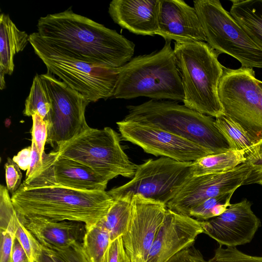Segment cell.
I'll list each match as a JSON object with an SVG mask.
<instances>
[{
  "label": "cell",
  "instance_id": "cell-26",
  "mask_svg": "<svg viewBox=\"0 0 262 262\" xmlns=\"http://www.w3.org/2000/svg\"><path fill=\"white\" fill-rule=\"evenodd\" d=\"M111 242L108 232L98 222L86 230L82 246L91 262H104Z\"/></svg>",
  "mask_w": 262,
  "mask_h": 262
},
{
  "label": "cell",
  "instance_id": "cell-14",
  "mask_svg": "<svg viewBox=\"0 0 262 262\" xmlns=\"http://www.w3.org/2000/svg\"><path fill=\"white\" fill-rule=\"evenodd\" d=\"M167 210L163 203L140 194L133 196L129 224L122 236L132 262H147L150 250Z\"/></svg>",
  "mask_w": 262,
  "mask_h": 262
},
{
  "label": "cell",
  "instance_id": "cell-33",
  "mask_svg": "<svg viewBox=\"0 0 262 262\" xmlns=\"http://www.w3.org/2000/svg\"><path fill=\"white\" fill-rule=\"evenodd\" d=\"M33 125L32 128V141H34L41 155H43L45 145L48 138V125L47 122L38 114L32 116Z\"/></svg>",
  "mask_w": 262,
  "mask_h": 262
},
{
  "label": "cell",
  "instance_id": "cell-2",
  "mask_svg": "<svg viewBox=\"0 0 262 262\" xmlns=\"http://www.w3.org/2000/svg\"><path fill=\"white\" fill-rule=\"evenodd\" d=\"M11 200L19 217L80 222L86 230L106 214L114 202L106 191L80 190L55 183L36 187L21 184Z\"/></svg>",
  "mask_w": 262,
  "mask_h": 262
},
{
  "label": "cell",
  "instance_id": "cell-10",
  "mask_svg": "<svg viewBox=\"0 0 262 262\" xmlns=\"http://www.w3.org/2000/svg\"><path fill=\"white\" fill-rule=\"evenodd\" d=\"M192 162H180L162 157L137 165L132 179L107 191L113 199L140 194L166 204L191 176Z\"/></svg>",
  "mask_w": 262,
  "mask_h": 262
},
{
  "label": "cell",
  "instance_id": "cell-5",
  "mask_svg": "<svg viewBox=\"0 0 262 262\" xmlns=\"http://www.w3.org/2000/svg\"><path fill=\"white\" fill-rule=\"evenodd\" d=\"M126 107L128 113L124 120L160 128L194 142L213 154L230 150L215 125V119L176 101L151 99Z\"/></svg>",
  "mask_w": 262,
  "mask_h": 262
},
{
  "label": "cell",
  "instance_id": "cell-9",
  "mask_svg": "<svg viewBox=\"0 0 262 262\" xmlns=\"http://www.w3.org/2000/svg\"><path fill=\"white\" fill-rule=\"evenodd\" d=\"M252 68L224 67L218 93L224 114L238 123L255 144L262 139L261 88Z\"/></svg>",
  "mask_w": 262,
  "mask_h": 262
},
{
  "label": "cell",
  "instance_id": "cell-1",
  "mask_svg": "<svg viewBox=\"0 0 262 262\" xmlns=\"http://www.w3.org/2000/svg\"><path fill=\"white\" fill-rule=\"evenodd\" d=\"M37 33L46 42L68 55L108 69L123 66L133 57L135 44L71 9L41 17Z\"/></svg>",
  "mask_w": 262,
  "mask_h": 262
},
{
  "label": "cell",
  "instance_id": "cell-38",
  "mask_svg": "<svg viewBox=\"0 0 262 262\" xmlns=\"http://www.w3.org/2000/svg\"><path fill=\"white\" fill-rule=\"evenodd\" d=\"M166 262H208L201 252L192 245L178 252Z\"/></svg>",
  "mask_w": 262,
  "mask_h": 262
},
{
  "label": "cell",
  "instance_id": "cell-8",
  "mask_svg": "<svg viewBox=\"0 0 262 262\" xmlns=\"http://www.w3.org/2000/svg\"><path fill=\"white\" fill-rule=\"evenodd\" d=\"M207 43L219 54L237 59L242 67L262 68V48L257 45L219 0H195Z\"/></svg>",
  "mask_w": 262,
  "mask_h": 262
},
{
  "label": "cell",
  "instance_id": "cell-28",
  "mask_svg": "<svg viewBox=\"0 0 262 262\" xmlns=\"http://www.w3.org/2000/svg\"><path fill=\"white\" fill-rule=\"evenodd\" d=\"M234 191L208 199L193 208L189 216L197 220L207 221L223 213L230 205Z\"/></svg>",
  "mask_w": 262,
  "mask_h": 262
},
{
  "label": "cell",
  "instance_id": "cell-41",
  "mask_svg": "<svg viewBox=\"0 0 262 262\" xmlns=\"http://www.w3.org/2000/svg\"><path fill=\"white\" fill-rule=\"evenodd\" d=\"M10 262H30L26 252L16 238L14 241Z\"/></svg>",
  "mask_w": 262,
  "mask_h": 262
},
{
  "label": "cell",
  "instance_id": "cell-44",
  "mask_svg": "<svg viewBox=\"0 0 262 262\" xmlns=\"http://www.w3.org/2000/svg\"><path fill=\"white\" fill-rule=\"evenodd\" d=\"M257 83L259 84V85L262 88V81L257 80Z\"/></svg>",
  "mask_w": 262,
  "mask_h": 262
},
{
  "label": "cell",
  "instance_id": "cell-7",
  "mask_svg": "<svg viewBox=\"0 0 262 262\" xmlns=\"http://www.w3.org/2000/svg\"><path fill=\"white\" fill-rule=\"evenodd\" d=\"M119 134L109 127H89L55 151L56 160L68 158L91 168L110 181L121 176L133 178L137 165L123 151Z\"/></svg>",
  "mask_w": 262,
  "mask_h": 262
},
{
  "label": "cell",
  "instance_id": "cell-24",
  "mask_svg": "<svg viewBox=\"0 0 262 262\" xmlns=\"http://www.w3.org/2000/svg\"><path fill=\"white\" fill-rule=\"evenodd\" d=\"M133 195L114 199V202L106 214L99 222L108 232L111 242L126 232L129 224Z\"/></svg>",
  "mask_w": 262,
  "mask_h": 262
},
{
  "label": "cell",
  "instance_id": "cell-31",
  "mask_svg": "<svg viewBox=\"0 0 262 262\" xmlns=\"http://www.w3.org/2000/svg\"><path fill=\"white\" fill-rule=\"evenodd\" d=\"M208 262H262V256H252L246 254L236 247L220 246L213 257Z\"/></svg>",
  "mask_w": 262,
  "mask_h": 262
},
{
  "label": "cell",
  "instance_id": "cell-32",
  "mask_svg": "<svg viewBox=\"0 0 262 262\" xmlns=\"http://www.w3.org/2000/svg\"><path fill=\"white\" fill-rule=\"evenodd\" d=\"M16 211L10 197L8 190L5 186H0V230H6L11 219Z\"/></svg>",
  "mask_w": 262,
  "mask_h": 262
},
{
  "label": "cell",
  "instance_id": "cell-37",
  "mask_svg": "<svg viewBox=\"0 0 262 262\" xmlns=\"http://www.w3.org/2000/svg\"><path fill=\"white\" fill-rule=\"evenodd\" d=\"M104 262H132L125 251L122 236L110 243Z\"/></svg>",
  "mask_w": 262,
  "mask_h": 262
},
{
  "label": "cell",
  "instance_id": "cell-35",
  "mask_svg": "<svg viewBox=\"0 0 262 262\" xmlns=\"http://www.w3.org/2000/svg\"><path fill=\"white\" fill-rule=\"evenodd\" d=\"M7 188L10 193H14L21 185L22 174L18 165L10 158H7L5 165Z\"/></svg>",
  "mask_w": 262,
  "mask_h": 262
},
{
  "label": "cell",
  "instance_id": "cell-22",
  "mask_svg": "<svg viewBox=\"0 0 262 262\" xmlns=\"http://www.w3.org/2000/svg\"><path fill=\"white\" fill-rule=\"evenodd\" d=\"M230 13L249 37L262 48V0H232Z\"/></svg>",
  "mask_w": 262,
  "mask_h": 262
},
{
  "label": "cell",
  "instance_id": "cell-3",
  "mask_svg": "<svg viewBox=\"0 0 262 262\" xmlns=\"http://www.w3.org/2000/svg\"><path fill=\"white\" fill-rule=\"evenodd\" d=\"M117 70L113 98L144 96L155 100H184L182 79L171 41L165 40L160 50L132 58Z\"/></svg>",
  "mask_w": 262,
  "mask_h": 262
},
{
  "label": "cell",
  "instance_id": "cell-27",
  "mask_svg": "<svg viewBox=\"0 0 262 262\" xmlns=\"http://www.w3.org/2000/svg\"><path fill=\"white\" fill-rule=\"evenodd\" d=\"M51 107L50 97L41 81L40 75L34 76L30 93L25 101L23 114L31 116L39 114L43 119L48 115Z\"/></svg>",
  "mask_w": 262,
  "mask_h": 262
},
{
  "label": "cell",
  "instance_id": "cell-34",
  "mask_svg": "<svg viewBox=\"0 0 262 262\" xmlns=\"http://www.w3.org/2000/svg\"><path fill=\"white\" fill-rule=\"evenodd\" d=\"M246 157L253 169L252 174L246 183L248 184L254 178L262 174V139L253 145L246 153Z\"/></svg>",
  "mask_w": 262,
  "mask_h": 262
},
{
  "label": "cell",
  "instance_id": "cell-4",
  "mask_svg": "<svg viewBox=\"0 0 262 262\" xmlns=\"http://www.w3.org/2000/svg\"><path fill=\"white\" fill-rule=\"evenodd\" d=\"M186 106L214 117L224 114L218 89L224 66L219 53L205 42H174L173 49Z\"/></svg>",
  "mask_w": 262,
  "mask_h": 262
},
{
  "label": "cell",
  "instance_id": "cell-16",
  "mask_svg": "<svg viewBox=\"0 0 262 262\" xmlns=\"http://www.w3.org/2000/svg\"><path fill=\"white\" fill-rule=\"evenodd\" d=\"M203 232L202 221L167 208L150 250L147 262H166L193 245L196 237Z\"/></svg>",
  "mask_w": 262,
  "mask_h": 262
},
{
  "label": "cell",
  "instance_id": "cell-19",
  "mask_svg": "<svg viewBox=\"0 0 262 262\" xmlns=\"http://www.w3.org/2000/svg\"><path fill=\"white\" fill-rule=\"evenodd\" d=\"M18 217L41 246L46 248L63 249L82 242L86 232L85 224L80 222Z\"/></svg>",
  "mask_w": 262,
  "mask_h": 262
},
{
  "label": "cell",
  "instance_id": "cell-43",
  "mask_svg": "<svg viewBox=\"0 0 262 262\" xmlns=\"http://www.w3.org/2000/svg\"><path fill=\"white\" fill-rule=\"evenodd\" d=\"M257 183L260 185L262 186V174L259 175L255 178H254L253 180H252L249 184L251 183Z\"/></svg>",
  "mask_w": 262,
  "mask_h": 262
},
{
  "label": "cell",
  "instance_id": "cell-39",
  "mask_svg": "<svg viewBox=\"0 0 262 262\" xmlns=\"http://www.w3.org/2000/svg\"><path fill=\"white\" fill-rule=\"evenodd\" d=\"M42 155L38 151L35 142L32 141L31 161L27 170L26 179L29 180L38 175L43 168Z\"/></svg>",
  "mask_w": 262,
  "mask_h": 262
},
{
  "label": "cell",
  "instance_id": "cell-21",
  "mask_svg": "<svg viewBox=\"0 0 262 262\" xmlns=\"http://www.w3.org/2000/svg\"><path fill=\"white\" fill-rule=\"evenodd\" d=\"M29 42V35L19 30L8 14L0 15V73L11 75L14 71V55Z\"/></svg>",
  "mask_w": 262,
  "mask_h": 262
},
{
  "label": "cell",
  "instance_id": "cell-18",
  "mask_svg": "<svg viewBox=\"0 0 262 262\" xmlns=\"http://www.w3.org/2000/svg\"><path fill=\"white\" fill-rule=\"evenodd\" d=\"M160 0H113L108 13L113 21L129 32L154 36L158 31Z\"/></svg>",
  "mask_w": 262,
  "mask_h": 262
},
{
  "label": "cell",
  "instance_id": "cell-23",
  "mask_svg": "<svg viewBox=\"0 0 262 262\" xmlns=\"http://www.w3.org/2000/svg\"><path fill=\"white\" fill-rule=\"evenodd\" d=\"M247 161L243 150H228L210 154L193 162L191 166L192 177L219 173L231 170Z\"/></svg>",
  "mask_w": 262,
  "mask_h": 262
},
{
  "label": "cell",
  "instance_id": "cell-36",
  "mask_svg": "<svg viewBox=\"0 0 262 262\" xmlns=\"http://www.w3.org/2000/svg\"><path fill=\"white\" fill-rule=\"evenodd\" d=\"M16 227V225L10 224L6 230L1 231L0 262H10Z\"/></svg>",
  "mask_w": 262,
  "mask_h": 262
},
{
  "label": "cell",
  "instance_id": "cell-17",
  "mask_svg": "<svg viewBox=\"0 0 262 262\" xmlns=\"http://www.w3.org/2000/svg\"><path fill=\"white\" fill-rule=\"evenodd\" d=\"M157 34L177 42L206 41L195 9L183 0H160Z\"/></svg>",
  "mask_w": 262,
  "mask_h": 262
},
{
  "label": "cell",
  "instance_id": "cell-42",
  "mask_svg": "<svg viewBox=\"0 0 262 262\" xmlns=\"http://www.w3.org/2000/svg\"><path fill=\"white\" fill-rule=\"evenodd\" d=\"M35 262H54L51 257L42 249V251Z\"/></svg>",
  "mask_w": 262,
  "mask_h": 262
},
{
  "label": "cell",
  "instance_id": "cell-11",
  "mask_svg": "<svg viewBox=\"0 0 262 262\" xmlns=\"http://www.w3.org/2000/svg\"><path fill=\"white\" fill-rule=\"evenodd\" d=\"M40 77L51 102L44 119L48 125L47 143L58 148L90 127L85 111L91 102L48 71Z\"/></svg>",
  "mask_w": 262,
  "mask_h": 262
},
{
  "label": "cell",
  "instance_id": "cell-29",
  "mask_svg": "<svg viewBox=\"0 0 262 262\" xmlns=\"http://www.w3.org/2000/svg\"><path fill=\"white\" fill-rule=\"evenodd\" d=\"M42 248L54 262H91L83 250L82 242L60 249Z\"/></svg>",
  "mask_w": 262,
  "mask_h": 262
},
{
  "label": "cell",
  "instance_id": "cell-30",
  "mask_svg": "<svg viewBox=\"0 0 262 262\" xmlns=\"http://www.w3.org/2000/svg\"><path fill=\"white\" fill-rule=\"evenodd\" d=\"M15 238L20 244L30 262H35L42 251L40 244L24 226L18 217L15 230Z\"/></svg>",
  "mask_w": 262,
  "mask_h": 262
},
{
  "label": "cell",
  "instance_id": "cell-25",
  "mask_svg": "<svg viewBox=\"0 0 262 262\" xmlns=\"http://www.w3.org/2000/svg\"><path fill=\"white\" fill-rule=\"evenodd\" d=\"M215 123L230 150H243L246 154L254 144L246 130L225 114L215 118Z\"/></svg>",
  "mask_w": 262,
  "mask_h": 262
},
{
  "label": "cell",
  "instance_id": "cell-13",
  "mask_svg": "<svg viewBox=\"0 0 262 262\" xmlns=\"http://www.w3.org/2000/svg\"><path fill=\"white\" fill-rule=\"evenodd\" d=\"M253 169L246 161L233 169L222 173L191 176L166 204L176 213L188 215L190 211L205 200L235 191L246 184Z\"/></svg>",
  "mask_w": 262,
  "mask_h": 262
},
{
  "label": "cell",
  "instance_id": "cell-6",
  "mask_svg": "<svg viewBox=\"0 0 262 262\" xmlns=\"http://www.w3.org/2000/svg\"><path fill=\"white\" fill-rule=\"evenodd\" d=\"M29 42L48 72L90 102L113 97L118 68H106L72 57L46 42L37 32L29 35Z\"/></svg>",
  "mask_w": 262,
  "mask_h": 262
},
{
  "label": "cell",
  "instance_id": "cell-12",
  "mask_svg": "<svg viewBox=\"0 0 262 262\" xmlns=\"http://www.w3.org/2000/svg\"><path fill=\"white\" fill-rule=\"evenodd\" d=\"M117 124L121 137L155 156L180 162H193L213 154L206 148L160 128L122 120Z\"/></svg>",
  "mask_w": 262,
  "mask_h": 262
},
{
  "label": "cell",
  "instance_id": "cell-15",
  "mask_svg": "<svg viewBox=\"0 0 262 262\" xmlns=\"http://www.w3.org/2000/svg\"><path fill=\"white\" fill-rule=\"evenodd\" d=\"M247 199L231 204L221 214L202 221L204 233L220 246L236 247L250 243L261 226Z\"/></svg>",
  "mask_w": 262,
  "mask_h": 262
},
{
  "label": "cell",
  "instance_id": "cell-40",
  "mask_svg": "<svg viewBox=\"0 0 262 262\" xmlns=\"http://www.w3.org/2000/svg\"><path fill=\"white\" fill-rule=\"evenodd\" d=\"M31 156V146L21 149L14 156L12 160L15 162L20 169L27 170L29 167Z\"/></svg>",
  "mask_w": 262,
  "mask_h": 262
},
{
  "label": "cell",
  "instance_id": "cell-20",
  "mask_svg": "<svg viewBox=\"0 0 262 262\" xmlns=\"http://www.w3.org/2000/svg\"><path fill=\"white\" fill-rule=\"evenodd\" d=\"M53 168L54 183L72 189L104 191L109 181L88 166L68 158L57 159Z\"/></svg>",
  "mask_w": 262,
  "mask_h": 262
}]
</instances>
